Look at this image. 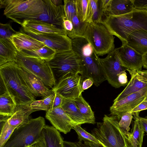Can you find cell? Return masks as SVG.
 <instances>
[{"label": "cell", "instance_id": "obj_1", "mask_svg": "<svg viewBox=\"0 0 147 147\" xmlns=\"http://www.w3.org/2000/svg\"><path fill=\"white\" fill-rule=\"evenodd\" d=\"M101 23L113 35L118 37L122 45L132 32L137 30L147 32V10L134 9L131 12L118 16H106Z\"/></svg>", "mask_w": 147, "mask_h": 147}, {"label": "cell", "instance_id": "obj_2", "mask_svg": "<svg viewBox=\"0 0 147 147\" xmlns=\"http://www.w3.org/2000/svg\"><path fill=\"white\" fill-rule=\"evenodd\" d=\"M20 66L16 62L0 66L1 80L5 90L14 97L17 105H30L36 100L19 72Z\"/></svg>", "mask_w": 147, "mask_h": 147}, {"label": "cell", "instance_id": "obj_3", "mask_svg": "<svg viewBox=\"0 0 147 147\" xmlns=\"http://www.w3.org/2000/svg\"><path fill=\"white\" fill-rule=\"evenodd\" d=\"M117 117L105 115L102 122L97 123L91 131L102 147H127L126 135L120 127Z\"/></svg>", "mask_w": 147, "mask_h": 147}, {"label": "cell", "instance_id": "obj_4", "mask_svg": "<svg viewBox=\"0 0 147 147\" xmlns=\"http://www.w3.org/2000/svg\"><path fill=\"white\" fill-rule=\"evenodd\" d=\"M45 119L40 116L31 119L16 128L3 147H29L43 138L42 131Z\"/></svg>", "mask_w": 147, "mask_h": 147}, {"label": "cell", "instance_id": "obj_5", "mask_svg": "<svg viewBox=\"0 0 147 147\" xmlns=\"http://www.w3.org/2000/svg\"><path fill=\"white\" fill-rule=\"evenodd\" d=\"M83 37L91 44L98 57L108 54L115 49V37L101 23H88Z\"/></svg>", "mask_w": 147, "mask_h": 147}, {"label": "cell", "instance_id": "obj_6", "mask_svg": "<svg viewBox=\"0 0 147 147\" xmlns=\"http://www.w3.org/2000/svg\"><path fill=\"white\" fill-rule=\"evenodd\" d=\"M46 62L53 72L56 83L68 73L80 74L81 75L82 73L80 59L72 49L56 52L53 58Z\"/></svg>", "mask_w": 147, "mask_h": 147}, {"label": "cell", "instance_id": "obj_7", "mask_svg": "<svg viewBox=\"0 0 147 147\" xmlns=\"http://www.w3.org/2000/svg\"><path fill=\"white\" fill-rule=\"evenodd\" d=\"M3 14L14 22L30 16L38 15L44 11L43 0H0Z\"/></svg>", "mask_w": 147, "mask_h": 147}, {"label": "cell", "instance_id": "obj_8", "mask_svg": "<svg viewBox=\"0 0 147 147\" xmlns=\"http://www.w3.org/2000/svg\"><path fill=\"white\" fill-rule=\"evenodd\" d=\"M16 62L20 66L38 77L49 88L52 89L56 85L53 72L45 60L25 56L18 51Z\"/></svg>", "mask_w": 147, "mask_h": 147}, {"label": "cell", "instance_id": "obj_9", "mask_svg": "<svg viewBox=\"0 0 147 147\" xmlns=\"http://www.w3.org/2000/svg\"><path fill=\"white\" fill-rule=\"evenodd\" d=\"M98 59L104 72L107 80L113 87L118 88L128 82L126 69L121 64L115 49L104 58Z\"/></svg>", "mask_w": 147, "mask_h": 147}, {"label": "cell", "instance_id": "obj_10", "mask_svg": "<svg viewBox=\"0 0 147 147\" xmlns=\"http://www.w3.org/2000/svg\"><path fill=\"white\" fill-rule=\"evenodd\" d=\"M84 80L79 74L68 73L61 78L52 89L64 98L74 100L84 91L82 88Z\"/></svg>", "mask_w": 147, "mask_h": 147}, {"label": "cell", "instance_id": "obj_11", "mask_svg": "<svg viewBox=\"0 0 147 147\" xmlns=\"http://www.w3.org/2000/svg\"><path fill=\"white\" fill-rule=\"evenodd\" d=\"M20 31L42 43L55 52L72 49L71 40L67 36L57 34L39 33L22 27Z\"/></svg>", "mask_w": 147, "mask_h": 147}, {"label": "cell", "instance_id": "obj_12", "mask_svg": "<svg viewBox=\"0 0 147 147\" xmlns=\"http://www.w3.org/2000/svg\"><path fill=\"white\" fill-rule=\"evenodd\" d=\"M43 1L44 5L43 13L37 15L25 17L21 20V22L26 20H37L50 24L59 29L65 30L64 24L65 17L63 5L56 6L51 0H43Z\"/></svg>", "mask_w": 147, "mask_h": 147}, {"label": "cell", "instance_id": "obj_13", "mask_svg": "<svg viewBox=\"0 0 147 147\" xmlns=\"http://www.w3.org/2000/svg\"><path fill=\"white\" fill-rule=\"evenodd\" d=\"M147 94V86L131 94L118 101L114 102L110 108L112 115L121 118L124 113L131 112L145 99Z\"/></svg>", "mask_w": 147, "mask_h": 147}, {"label": "cell", "instance_id": "obj_14", "mask_svg": "<svg viewBox=\"0 0 147 147\" xmlns=\"http://www.w3.org/2000/svg\"><path fill=\"white\" fill-rule=\"evenodd\" d=\"M45 117L54 128L65 134L69 132L77 125L61 106L47 111Z\"/></svg>", "mask_w": 147, "mask_h": 147}, {"label": "cell", "instance_id": "obj_15", "mask_svg": "<svg viewBox=\"0 0 147 147\" xmlns=\"http://www.w3.org/2000/svg\"><path fill=\"white\" fill-rule=\"evenodd\" d=\"M119 57L122 65L130 70H142L143 55L127 44L122 45L115 49Z\"/></svg>", "mask_w": 147, "mask_h": 147}, {"label": "cell", "instance_id": "obj_16", "mask_svg": "<svg viewBox=\"0 0 147 147\" xmlns=\"http://www.w3.org/2000/svg\"><path fill=\"white\" fill-rule=\"evenodd\" d=\"M19 72L28 89L35 97H41L44 99L54 93L38 77L20 66Z\"/></svg>", "mask_w": 147, "mask_h": 147}, {"label": "cell", "instance_id": "obj_17", "mask_svg": "<svg viewBox=\"0 0 147 147\" xmlns=\"http://www.w3.org/2000/svg\"><path fill=\"white\" fill-rule=\"evenodd\" d=\"M126 70L130 74L131 79L126 87L114 100V102L120 100L147 86V70H132L126 69Z\"/></svg>", "mask_w": 147, "mask_h": 147}, {"label": "cell", "instance_id": "obj_18", "mask_svg": "<svg viewBox=\"0 0 147 147\" xmlns=\"http://www.w3.org/2000/svg\"><path fill=\"white\" fill-rule=\"evenodd\" d=\"M9 39L18 52L25 50L32 51L38 49L45 45L26 34L18 32L11 37Z\"/></svg>", "mask_w": 147, "mask_h": 147}, {"label": "cell", "instance_id": "obj_19", "mask_svg": "<svg viewBox=\"0 0 147 147\" xmlns=\"http://www.w3.org/2000/svg\"><path fill=\"white\" fill-rule=\"evenodd\" d=\"M22 27L41 33L57 34L67 36L65 30L40 21L29 20L23 21L20 24Z\"/></svg>", "mask_w": 147, "mask_h": 147}, {"label": "cell", "instance_id": "obj_20", "mask_svg": "<svg viewBox=\"0 0 147 147\" xmlns=\"http://www.w3.org/2000/svg\"><path fill=\"white\" fill-rule=\"evenodd\" d=\"M36 111L30 105H17L13 114L7 121L10 125L16 128L28 121L31 119L30 115L31 113Z\"/></svg>", "mask_w": 147, "mask_h": 147}, {"label": "cell", "instance_id": "obj_21", "mask_svg": "<svg viewBox=\"0 0 147 147\" xmlns=\"http://www.w3.org/2000/svg\"><path fill=\"white\" fill-rule=\"evenodd\" d=\"M126 44L140 54L147 53V32L137 30L131 33L127 39Z\"/></svg>", "mask_w": 147, "mask_h": 147}, {"label": "cell", "instance_id": "obj_22", "mask_svg": "<svg viewBox=\"0 0 147 147\" xmlns=\"http://www.w3.org/2000/svg\"><path fill=\"white\" fill-rule=\"evenodd\" d=\"M18 51L9 39L0 38V66L10 62H16Z\"/></svg>", "mask_w": 147, "mask_h": 147}, {"label": "cell", "instance_id": "obj_23", "mask_svg": "<svg viewBox=\"0 0 147 147\" xmlns=\"http://www.w3.org/2000/svg\"><path fill=\"white\" fill-rule=\"evenodd\" d=\"M134 9L131 0H111L106 16H118L128 13Z\"/></svg>", "mask_w": 147, "mask_h": 147}, {"label": "cell", "instance_id": "obj_24", "mask_svg": "<svg viewBox=\"0 0 147 147\" xmlns=\"http://www.w3.org/2000/svg\"><path fill=\"white\" fill-rule=\"evenodd\" d=\"M42 133L47 147H64L62 136L53 126L45 125Z\"/></svg>", "mask_w": 147, "mask_h": 147}, {"label": "cell", "instance_id": "obj_25", "mask_svg": "<svg viewBox=\"0 0 147 147\" xmlns=\"http://www.w3.org/2000/svg\"><path fill=\"white\" fill-rule=\"evenodd\" d=\"M135 119L132 130L125 134L127 147H142L144 131L138 119L134 117Z\"/></svg>", "mask_w": 147, "mask_h": 147}, {"label": "cell", "instance_id": "obj_26", "mask_svg": "<svg viewBox=\"0 0 147 147\" xmlns=\"http://www.w3.org/2000/svg\"><path fill=\"white\" fill-rule=\"evenodd\" d=\"M61 107L77 125L87 123L74 100L64 98Z\"/></svg>", "mask_w": 147, "mask_h": 147}, {"label": "cell", "instance_id": "obj_27", "mask_svg": "<svg viewBox=\"0 0 147 147\" xmlns=\"http://www.w3.org/2000/svg\"><path fill=\"white\" fill-rule=\"evenodd\" d=\"M17 105L14 97L5 90L0 96V115L10 117L13 114Z\"/></svg>", "mask_w": 147, "mask_h": 147}, {"label": "cell", "instance_id": "obj_28", "mask_svg": "<svg viewBox=\"0 0 147 147\" xmlns=\"http://www.w3.org/2000/svg\"><path fill=\"white\" fill-rule=\"evenodd\" d=\"M20 52L25 56L42 59L46 61L51 60L56 52L54 50L46 45L38 49L32 51L23 50Z\"/></svg>", "mask_w": 147, "mask_h": 147}, {"label": "cell", "instance_id": "obj_29", "mask_svg": "<svg viewBox=\"0 0 147 147\" xmlns=\"http://www.w3.org/2000/svg\"><path fill=\"white\" fill-rule=\"evenodd\" d=\"M74 100L87 123L95 124L96 123L95 118L94 112L89 104L83 97L82 94Z\"/></svg>", "mask_w": 147, "mask_h": 147}, {"label": "cell", "instance_id": "obj_30", "mask_svg": "<svg viewBox=\"0 0 147 147\" xmlns=\"http://www.w3.org/2000/svg\"><path fill=\"white\" fill-rule=\"evenodd\" d=\"M73 26V30L70 38L73 39L83 37L88 22H82L77 14L74 15L71 20Z\"/></svg>", "mask_w": 147, "mask_h": 147}, {"label": "cell", "instance_id": "obj_31", "mask_svg": "<svg viewBox=\"0 0 147 147\" xmlns=\"http://www.w3.org/2000/svg\"><path fill=\"white\" fill-rule=\"evenodd\" d=\"M55 94L54 92L51 95L42 100L34 101L31 104L30 106L32 108L37 111H48L51 108Z\"/></svg>", "mask_w": 147, "mask_h": 147}, {"label": "cell", "instance_id": "obj_32", "mask_svg": "<svg viewBox=\"0 0 147 147\" xmlns=\"http://www.w3.org/2000/svg\"><path fill=\"white\" fill-rule=\"evenodd\" d=\"M15 129L9 125L7 120L0 125V147H3Z\"/></svg>", "mask_w": 147, "mask_h": 147}, {"label": "cell", "instance_id": "obj_33", "mask_svg": "<svg viewBox=\"0 0 147 147\" xmlns=\"http://www.w3.org/2000/svg\"><path fill=\"white\" fill-rule=\"evenodd\" d=\"M81 125H76L72 128L78 134L79 141L82 142L83 141H88L99 144L98 140L91 134L88 132L83 129L81 127Z\"/></svg>", "mask_w": 147, "mask_h": 147}, {"label": "cell", "instance_id": "obj_34", "mask_svg": "<svg viewBox=\"0 0 147 147\" xmlns=\"http://www.w3.org/2000/svg\"><path fill=\"white\" fill-rule=\"evenodd\" d=\"M63 1L65 19L71 21L74 16L77 14L76 0H64Z\"/></svg>", "mask_w": 147, "mask_h": 147}, {"label": "cell", "instance_id": "obj_35", "mask_svg": "<svg viewBox=\"0 0 147 147\" xmlns=\"http://www.w3.org/2000/svg\"><path fill=\"white\" fill-rule=\"evenodd\" d=\"M89 0H76L77 15L80 20L86 21Z\"/></svg>", "mask_w": 147, "mask_h": 147}, {"label": "cell", "instance_id": "obj_36", "mask_svg": "<svg viewBox=\"0 0 147 147\" xmlns=\"http://www.w3.org/2000/svg\"><path fill=\"white\" fill-rule=\"evenodd\" d=\"M18 32L13 29L9 23L0 24V38L9 39Z\"/></svg>", "mask_w": 147, "mask_h": 147}, {"label": "cell", "instance_id": "obj_37", "mask_svg": "<svg viewBox=\"0 0 147 147\" xmlns=\"http://www.w3.org/2000/svg\"><path fill=\"white\" fill-rule=\"evenodd\" d=\"M132 113L128 112L123 113L119 121V125L121 129L126 134L129 132V126L133 118Z\"/></svg>", "mask_w": 147, "mask_h": 147}, {"label": "cell", "instance_id": "obj_38", "mask_svg": "<svg viewBox=\"0 0 147 147\" xmlns=\"http://www.w3.org/2000/svg\"><path fill=\"white\" fill-rule=\"evenodd\" d=\"M98 0H89L86 21L92 22L93 16L97 9Z\"/></svg>", "mask_w": 147, "mask_h": 147}, {"label": "cell", "instance_id": "obj_39", "mask_svg": "<svg viewBox=\"0 0 147 147\" xmlns=\"http://www.w3.org/2000/svg\"><path fill=\"white\" fill-rule=\"evenodd\" d=\"M134 8L140 10H147V0H131Z\"/></svg>", "mask_w": 147, "mask_h": 147}, {"label": "cell", "instance_id": "obj_40", "mask_svg": "<svg viewBox=\"0 0 147 147\" xmlns=\"http://www.w3.org/2000/svg\"><path fill=\"white\" fill-rule=\"evenodd\" d=\"M140 112H136L132 113L134 117H137L139 123L145 131L147 133V116L142 117L139 116Z\"/></svg>", "mask_w": 147, "mask_h": 147}, {"label": "cell", "instance_id": "obj_41", "mask_svg": "<svg viewBox=\"0 0 147 147\" xmlns=\"http://www.w3.org/2000/svg\"><path fill=\"white\" fill-rule=\"evenodd\" d=\"M55 92V96L53 101L51 109L61 106L64 98V97L59 94L57 92Z\"/></svg>", "mask_w": 147, "mask_h": 147}, {"label": "cell", "instance_id": "obj_42", "mask_svg": "<svg viewBox=\"0 0 147 147\" xmlns=\"http://www.w3.org/2000/svg\"><path fill=\"white\" fill-rule=\"evenodd\" d=\"M64 24L67 35L70 38L73 30V26L72 22L69 20L65 19L64 21Z\"/></svg>", "mask_w": 147, "mask_h": 147}, {"label": "cell", "instance_id": "obj_43", "mask_svg": "<svg viewBox=\"0 0 147 147\" xmlns=\"http://www.w3.org/2000/svg\"><path fill=\"white\" fill-rule=\"evenodd\" d=\"M77 147H102L99 144H97L89 141H85L84 143L79 141L76 142Z\"/></svg>", "mask_w": 147, "mask_h": 147}, {"label": "cell", "instance_id": "obj_44", "mask_svg": "<svg viewBox=\"0 0 147 147\" xmlns=\"http://www.w3.org/2000/svg\"><path fill=\"white\" fill-rule=\"evenodd\" d=\"M147 109V101L144 100L131 111V112L132 113L140 112L142 111Z\"/></svg>", "mask_w": 147, "mask_h": 147}, {"label": "cell", "instance_id": "obj_45", "mask_svg": "<svg viewBox=\"0 0 147 147\" xmlns=\"http://www.w3.org/2000/svg\"><path fill=\"white\" fill-rule=\"evenodd\" d=\"M94 84L93 81L90 79L87 78L84 79L82 83V88L84 90L90 87Z\"/></svg>", "mask_w": 147, "mask_h": 147}, {"label": "cell", "instance_id": "obj_46", "mask_svg": "<svg viewBox=\"0 0 147 147\" xmlns=\"http://www.w3.org/2000/svg\"><path fill=\"white\" fill-rule=\"evenodd\" d=\"M99 1L101 8L105 13L111 0H99Z\"/></svg>", "mask_w": 147, "mask_h": 147}, {"label": "cell", "instance_id": "obj_47", "mask_svg": "<svg viewBox=\"0 0 147 147\" xmlns=\"http://www.w3.org/2000/svg\"><path fill=\"white\" fill-rule=\"evenodd\" d=\"M32 146L33 147H47L43 137L42 139Z\"/></svg>", "mask_w": 147, "mask_h": 147}, {"label": "cell", "instance_id": "obj_48", "mask_svg": "<svg viewBox=\"0 0 147 147\" xmlns=\"http://www.w3.org/2000/svg\"><path fill=\"white\" fill-rule=\"evenodd\" d=\"M64 147H77L76 142L64 141Z\"/></svg>", "mask_w": 147, "mask_h": 147}, {"label": "cell", "instance_id": "obj_49", "mask_svg": "<svg viewBox=\"0 0 147 147\" xmlns=\"http://www.w3.org/2000/svg\"><path fill=\"white\" fill-rule=\"evenodd\" d=\"M143 67L147 69V53L143 55Z\"/></svg>", "mask_w": 147, "mask_h": 147}, {"label": "cell", "instance_id": "obj_50", "mask_svg": "<svg viewBox=\"0 0 147 147\" xmlns=\"http://www.w3.org/2000/svg\"><path fill=\"white\" fill-rule=\"evenodd\" d=\"M52 3L55 6H59L62 5V0H51Z\"/></svg>", "mask_w": 147, "mask_h": 147}, {"label": "cell", "instance_id": "obj_51", "mask_svg": "<svg viewBox=\"0 0 147 147\" xmlns=\"http://www.w3.org/2000/svg\"><path fill=\"white\" fill-rule=\"evenodd\" d=\"M144 100L147 101V94H146V97L145 99Z\"/></svg>", "mask_w": 147, "mask_h": 147}, {"label": "cell", "instance_id": "obj_52", "mask_svg": "<svg viewBox=\"0 0 147 147\" xmlns=\"http://www.w3.org/2000/svg\"><path fill=\"white\" fill-rule=\"evenodd\" d=\"M29 147H33L32 146H30Z\"/></svg>", "mask_w": 147, "mask_h": 147}]
</instances>
